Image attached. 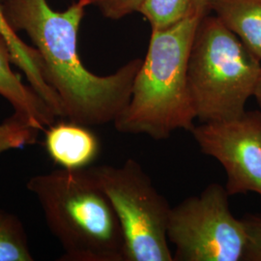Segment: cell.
<instances>
[{
  "label": "cell",
  "mask_w": 261,
  "mask_h": 261,
  "mask_svg": "<svg viewBox=\"0 0 261 261\" xmlns=\"http://www.w3.org/2000/svg\"><path fill=\"white\" fill-rule=\"evenodd\" d=\"M115 210L125 241V261H173L168 246L171 207L136 160L121 167L89 168Z\"/></svg>",
  "instance_id": "cell-5"
},
{
  "label": "cell",
  "mask_w": 261,
  "mask_h": 261,
  "mask_svg": "<svg viewBox=\"0 0 261 261\" xmlns=\"http://www.w3.org/2000/svg\"><path fill=\"white\" fill-rule=\"evenodd\" d=\"M242 220L247 231L243 261H261V216L247 215Z\"/></svg>",
  "instance_id": "cell-15"
},
{
  "label": "cell",
  "mask_w": 261,
  "mask_h": 261,
  "mask_svg": "<svg viewBox=\"0 0 261 261\" xmlns=\"http://www.w3.org/2000/svg\"><path fill=\"white\" fill-rule=\"evenodd\" d=\"M28 235L19 218L0 210V261H33Z\"/></svg>",
  "instance_id": "cell-12"
},
{
  "label": "cell",
  "mask_w": 261,
  "mask_h": 261,
  "mask_svg": "<svg viewBox=\"0 0 261 261\" xmlns=\"http://www.w3.org/2000/svg\"><path fill=\"white\" fill-rule=\"evenodd\" d=\"M229 195L213 183L171 208L168 241L173 261H243L247 231L230 211Z\"/></svg>",
  "instance_id": "cell-6"
},
{
  "label": "cell",
  "mask_w": 261,
  "mask_h": 261,
  "mask_svg": "<svg viewBox=\"0 0 261 261\" xmlns=\"http://www.w3.org/2000/svg\"><path fill=\"white\" fill-rule=\"evenodd\" d=\"M144 0H94V5L107 19H123L133 13H139Z\"/></svg>",
  "instance_id": "cell-16"
},
{
  "label": "cell",
  "mask_w": 261,
  "mask_h": 261,
  "mask_svg": "<svg viewBox=\"0 0 261 261\" xmlns=\"http://www.w3.org/2000/svg\"><path fill=\"white\" fill-rule=\"evenodd\" d=\"M192 8L200 16L207 13L206 0H192Z\"/></svg>",
  "instance_id": "cell-17"
},
{
  "label": "cell",
  "mask_w": 261,
  "mask_h": 261,
  "mask_svg": "<svg viewBox=\"0 0 261 261\" xmlns=\"http://www.w3.org/2000/svg\"><path fill=\"white\" fill-rule=\"evenodd\" d=\"M201 17L192 11L169 28L152 30L130 102L113 122L119 133L162 140L174 130L193 129L196 116L188 85V62Z\"/></svg>",
  "instance_id": "cell-2"
},
{
  "label": "cell",
  "mask_w": 261,
  "mask_h": 261,
  "mask_svg": "<svg viewBox=\"0 0 261 261\" xmlns=\"http://www.w3.org/2000/svg\"><path fill=\"white\" fill-rule=\"evenodd\" d=\"M41 130L25 115L14 112L0 124V154L35 144Z\"/></svg>",
  "instance_id": "cell-14"
},
{
  "label": "cell",
  "mask_w": 261,
  "mask_h": 261,
  "mask_svg": "<svg viewBox=\"0 0 261 261\" xmlns=\"http://www.w3.org/2000/svg\"><path fill=\"white\" fill-rule=\"evenodd\" d=\"M44 133L47 155L61 168H86L100 153V141L87 126L70 120L56 122Z\"/></svg>",
  "instance_id": "cell-8"
},
{
  "label": "cell",
  "mask_w": 261,
  "mask_h": 261,
  "mask_svg": "<svg viewBox=\"0 0 261 261\" xmlns=\"http://www.w3.org/2000/svg\"><path fill=\"white\" fill-rule=\"evenodd\" d=\"M27 188L64 251L59 260L125 261L119 219L89 168L38 174Z\"/></svg>",
  "instance_id": "cell-3"
},
{
  "label": "cell",
  "mask_w": 261,
  "mask_h": 261,
  "mask_svg": "<svg viewBox=\"0 0 261 261\" xmlns=\"http://www.w3.org/2000/svg\"><path fill=\"white\" fill-rule=\"evenodd\" d=\"M0 35L8 44L13 64L18 66L23 72L30 86L49 106L57 118H64L61 101L43 75L41 56L35 47L28 46L20 39L17 31L10 24L2 2H0Z\"/></svg>",
  "instance_id": "cell-10"
},
{
  "label": "cell",
  "mask_w": 261,
  "mask_h": 261,
  "mask_svg": "<svg viewBox=\"0 0 261 261\" xmlns=\"http://www.w3.org/2000/svg\"><path fill=\"white\" fill-rule=\"evenodd\" d=\"M3 1H4V0H0V2H3Z\"/></svg>",
  "instance_id": "cell-19"
},
{
  "label": "cell",
  "mask_w": 261,
  "mask_h": 261,
  "mask_svg": "<svg viewBox=\"0 0 261 261\" xmlns=\"http://www.w3.org/2000/svg\"><path fill=\"white\" fill-rule=\"evenodd\" d=\"M192 11V0H144L139 13L152 30H161L181 21Z\"/></svg>",
  "instance_id": "cell-13"
},
{
  "label": "cell",
  "mask_w": 261,
  "mask_h": 261,
  "mask_svg": "<svg viewBox=\"0 0 261 261\" xmlns=\"http://www.w3.org/2000/svg\"><path fill=\"white\" fill-rule=\"evenodd\" d=\"M253 97H254V99H255L256 103H257V105L259 106V108H260L261 110V75L260 77H259V81H258V84H257V86H256V89H255V92H254V95H253Z\"/></svg>",
  "instance_id": "cell-18"
},
{
  "label": "cell",
  "mask_w": 261,
  "mask_h": 261,
  "mask_svg": "<svg viewBox=\"0 0 261 261\" xmlns=\"http://www.w3.org/2000/svg\"><path fill=\"white\" fill-rule=\"evenodd\" d=\"M260 75V60L216 16L204 14L188 62V85L196 119L205 123L241 116Z\"/></svg>",
  "instance_id": "cell-4"
},
{
  "label": "cell",
  "mask_w": 261,
  "mask_h": 261,
  "mask_svg": "<svg viewBox=\"0 0 261 261\" xmlns=\"http://www.w3.org/2000/svg\"><path fill=\"white\" fill-rule=\"evenodd\" d=\"M206 8L261 61V0H206Z\"/></svg>",
  "instance_id": "cell-11"
},
{
  "label": "cell",
  "mask_w": 261,
  "mask_h": 261,
  "mask_svg": "<svg viewBox=\"0 0 261 261\" xmlns=\"http://www.w3.org/2000/svg\"><path fill=\"white\" fill-rule=\"evenodd\" d=\"M190 132L200 151L224 168L229 196L252 192L261 197V111L201 123Z\"/></svg>",
  "instance_id": "cell-7"
},
{
  "label": "cell",
  "mask_w": 261,
  "mask_h": 261,
  "mask_svg": "<svg viewBox=\"0 0 261 261\" xmlns=\"http://www.w3.org/2000/svg\"><path fill=\"white\" fill-rule=\"evenodd\" d=\"M12 63L8 44L0 35V96L11 103L14 112L25 115L44 133L56 123L57 116L31 86L22 83Z\"/></svg>",
  "instance_id": "cell-9"
},
{
  "label": "cell",
  "mask_w": 261,
  "mask_h": 261,
  "mask_svg": "<svg viewBox=\"0 0 261 261\" xmlns=\"http://www.w3.org/2000/svg\"><path fill=\"white\" fill-rule=\"evenodd\" d=\"M10 24L28 35L42 59L43 75L59 97L64 118L87 127L115 121L130 102L142 59L135 58L113 74L95 75L79 55L77 38L87 7L76 0L62 12L47 0H4Z\"/></svg>",
  "instance_id": "cell-1"
}]
</instances>
